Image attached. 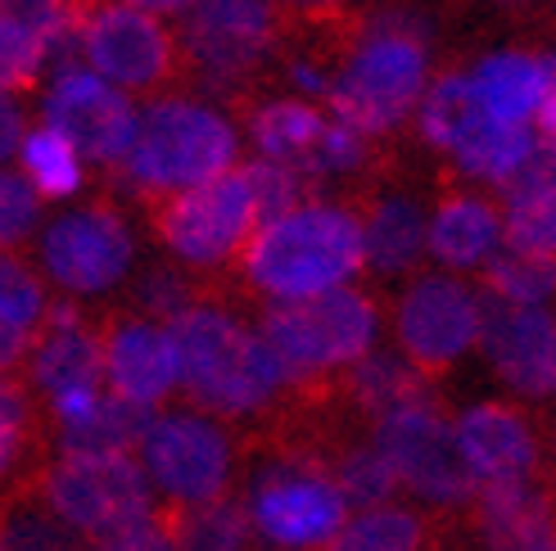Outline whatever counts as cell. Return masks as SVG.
I'll return each mask as SVG.
<instances>
[{"instance_id": "1", "label": "cell", "mask_w": 556, "mask_h": 551, "mask_svg": "<svg viewBox=\"0 0 556 551\" xmlns=\"http://www.w3.org/2000/svg\"><path fill=\"white\" fill-rule=\"evenodd\" d=\"M181 357V394L190 407L222 421H254L281 402L294 384L271 344L217 303H194L173 321Z\"/></svg>"}, {"instance_id": "2", "label": "cell", "mask_w": 556, "mask_h": 551, "mask_svg": "<svg viewBox=\"0 0 556 551\" xmlns=\"http://www.w3.org/2000/svg\"><path fill=\"white\" fill-rule=\"evenodd\" d=\"M244 281L271 303H299L349 285L367 271V227L349 204L308 200L267 222L244 249Z\"/></svg>"}, {"instance_id": "3", "label": "cell", "mask_w": 556, "mask_h": 551, "mask_svg": "<svg viewBox=\"0 0 556 551\" xmlns=\"http://www.w3.org/2000/svg\"><path fill=\"white\" fill-rule=\"evenodd\" d=\"M240 136L227 114L190 95H159L141 114L131 154L123 158V185L136 200L159 204L181 190H194L236 168Z\"/></svg>"}, {"instance_id": "4", "label": "cell", "mask_w": 556, "mask_h": 551, "mask_svg": "<svg viewBox=\"0 0 556 551\" xmlns=\"http://www.w3.org/2000/svg\"><path fill=\"white\" fill-rule=\"evenodd\" d=\"M430 91V50L412 18H363L349 41L336 87H330V114L363 127L384 141L394 136Z\"/></svg>"}, {"instance_id": "5", "label": "cell", "mask_w": 556, "mask_h": 551, "mask_svg": "<svg viewBox=\"0 0 556 551\" xmlns=\"http://www.w3.org/2000/svg\"><path fill=\"white\" fill-rule=\"evenodd\" d=\"M258 335L281 357L294 389L344 380L380 339V308L357 285H340L317 298L271 303L258 317Z\"/></svg>"}, {"instance_id": "6", "label": "cell", "mask_w": 556, "mask_h": 551, "mask_svg": "<svg viewBox=\"0 0 556 551\" xmlns=\"http://www.w3.org/2000/svg\"><path fill=\"white\" fill-rule=\"evenodd\" d=\"M294 14L281 0H194L181 14L177 37L186 68L227 100H244L258 73L286 54Z\"/></svg>"}, {"instance_id": "7", "label": "cell", "mask_w": 556, "mask_h": 551, "mask_svg": "<svg viewBox=\"0 0 556 551\" xmlns=\"http://www.w3.org/2000/svg\"><path fill=\"white\" fill-rule=\"evenodd\" d=\"M37 502L87 542L154 520V479L131 452H60L37 471Z\"/></svg>"}, {"instance_id": "8", "label": "cell", "mask_w": 556, "mask_h": 551, "mask_svg": "<svg viewBox=\"0 0 556 551\" xmlns=\"http://www.w3.org/2000/svg\"><path fill=\"white\" fill-rule=\"evenodd\" d=\"M249 515L271 551H321L353 515L344 488L317 452L286 448L249 479Z\"/></svg>"}, {"instance_id": "9", "label": "cell", "mask_w": 556, "mask_h": 551, "mask_svg": "<svg viewBox=\"0 0 556 551\" xmlns=\"http://www.w3.org/2000/svg\"><path fill=\"white\" fill-rule=\"evenodd\" d=\"M77 14V54L91 73L114 81L127 95L168 91L186 68L177 27L127 0H73Z\"/></svg>"}, {"instance_id": "10", "label": "cell", "mask_w": 556, "mask_h": 551, "mask_svg": "<svg viewBox=\"0 0 556 551\" xmlns=\"http://www.w3.org/2000/svg\"><path fill=\"white\" fill-rule=\"evenodd\" d=\"M154 240L190 271H222L244 262V249L263 231V213L244 168H231L194 190L150 204Z\"/></svg>"}, {"instance_id": "11", "label": "cell", "mask_w": 556, "mask_h": 551, "mask_svg": "<svg viewBox=\"0 0 556 551\" xmlns=\"http://www.w3.org/2000/svg\"><path fill=\"white\" fill-rule=\"evenodd\" d=\"M236 434L227 421L200 407L154 411L141 444V465L173 507H200L231 492L236 479Z\"/></svg>"}, {"instance_id": "12", "label": "cell", "mask_w": 556, "mask_h": 551, "mask_svg": "<svg viewBox=\"0 0 556 551\" xmlns=\"http://www.w3.org/2000/svg\"><path fill=\"white\" fill-rule=\"evenodd\" d=\"M131 262L136 235L109 200H91L50 217L37 235V267L68 298H100L118 290L131 276Z\"/></svg>"}, {"instance_id": "13", "label": "cell", "mask_w": 556, "mask_h": 551, "mask_svg": "<svg viewBox=\"0 0 556 551\" xmlns=\"http://www.w3.org/2000/svg\"><path fill=\"white\" fill-rule=\"evenodd\" d=\"M371 438L384 452L399 488L412 492L416 502L439 507V511H462L476 502L480 484L470 479L462 448H457V430L439 411V402H421V407H407V411L376 421Z\"/></svg>"}, {"instance_id": "14", "label": "cell", "mask_w": 556, "mask_h": 551, "mask_svg": "<svg viewBox=\"0 0 556 551\" xmlns=\"http://www.w3.org/2000/svg\"><path fill=\"white\" fill-rule=\"evenodd\" d=\"M14 375L41 398L50 425L81 417V411H91L109 394L104 330H96L73 298L54 303L41 339L33 344V353L23 357V367Z\"/></svg>"}, {"instance_id": "15", "label": "cell", "mask_w": 556, "mask_h": 551, "mask_svg": "<svg viewBox=\"0 0 556 551\" xmlns=\"http://www.w3.org/2000/svg\"><path fill=\"white\" fill-rule=\"evenodd\" d=\"M484 294L457 271H426L403 290L394 312L399 353L430 380L448 375L470 348H480Z\"/></svg>"}, {"instance_id": "16", "label": "cell", "mask_w": 556, "mask_h": 551, "mask_svg": "<svg viewBox=\"0 0 556 551\" xmlns=\"http://www.w3.org/2000/svg\"><path fill=\"white\" fill-rule=\"evenodd\" d=\"M41 123L64 131L87 163L118 172L123 158L131 154L141 114H136L127 91H118L114 81H104L87 64H68L60 73H50V87L41 95Z\"/></svg>"}, {"instance_id": "17", "label": "cell", "mask_w": 556, "mask_h": 551, "mask_svg": "<svg viewBox=\"0 0 556 551\" xmlns=\"http://www.w3.org/2000/svg\"><path fill=\"white\" fill-rule=\"evenodd\" d=\"M480 353L489 371L525 402H556V312L484 294Z\"/></svg>"}, {"instance_id": "18", "label": "cell", "mask_w": 556, "mask_h": 551, "mask_svg": "<svg viewBox=\"0 0 556 551\" xmlns=\"http://www.w3.org/2000/svg\"><path fill=\"white\" fill-rule=\"evenodd\" d=\"M453 430L466 471L480 488L543 475V434L520 402H470L457 411Z\"/></svg>"}, {"instance_id": "19", "label": "cell", "mask_w": 556, "mask_h": 551, "mask_svg": "<svg viewBox=\"0 0 556 551\" xmlns=\"http://www.w3.org/2000/svg\"><path fill=\"white\" fill-rule=\"evenodd\" d=\"M104 375L109 394H118L146 411H159L181 389V357L173 325L141 312L104 321Z\"/></svg>"}, {"instance_id": "20", "label": "cell", "mask_w": 556, "mask_h": 551, "mask_svg": "<svg viewBox=\"0 0 556 551\" xmlns=\"http://www.w3.org/2000/svg\"><path fill=\"white\" fill-rule=\"evenodd\" d=\"M507 249L503 204L476 190H448L430 213V258L448 271H484Z\"/></svg>"}, {"instance_id": "21", "label": "cell", "mask_w": 556, "mask_h": 551, "mask_svg": "<svg viewBox=\"0 0 556 551\" xmlns=\"http://www.w3.org/2000/svg\"><path fill=\"white\" fill-rule=\"evenodd\" d=\"M466 511L484 551H507L543 534H556V484H547L543 475L516 484H489L476 492V502Z\"/></svg>"}, {"instance_id": "22", "label": "cell", "mask_w": 556, "mask_h": 551, "mask_svg": "<svg viewBox=\"0 0 556 551\" xmlns=\"http://www.w3.org/2000/svg\"><path fill=\"white\" fill-rule=\"evenodd\" d=\"M367 271L407 276L421 254H430V213L412 190H380L367 200Z\"/></svg>"}, {"instance_id": "23", "label": "cell", "mask_w": 556, "mask_h": 551, "mask_svg": "<svg viewBox=\"0 0 556 551\" xmlns=\"http://www.w3.org/2000/svg\"><path fill=\"white\" fill-rule=\"evenodd\" d=\"M470 87H476L484 114L511 127H530L547 95V54L530 50H497L470 68Z\"/></svg>"}, {"instance_id": "24", "label": "cell", "mask_w": 556, "mask_h": 551, "mask_svg": "<svg viewBox=\"0 0 556 551\" xmlns=\"http://www.w3.org/2000/svg\"><path fill=\"white\" fill-rule=\"evenodd\" d=\"M244 123H249V141L258 145V158H276V163H290V168L308 172V158L321 145V136L330 127V114L317 100L281 95V100L249 104Z\"/></svg>"}, {"instance_id": "25", "label": "cell", "mask_w": 556, "mask_h": 551, "mask_svg": "<svg viewBox=\"0 0 556 551\" xmlns=\"http://www.w3.org/2000/svg\"><path fill=\"white\" fill-rule=\"evenodd\" d=\"M344 402L353 411H363L367 425L394 417V411L421 407V402H439L430 389V375L421 367H412L403 353L376 348L344 375Z\"/></svg>"}, {"instance_id": "26", "label": "cell", "mask_w": 556, "mask_h": 551, "mask_svg": "<svg viewBox=\"0 0 556 551\" xmlns=\"http://www.w3.org/2000/svg\"><path fill=\"white\" fill-rule=\"evenodd\" d=\"M50 312H54V303L46 298L41 271L23 254H5V267H0V357H5L10 375L23 367V357L41 339Z\"/></svg>"}, {"instance_id": "27", "label": "cell", "mask_w": 556, "mask_h": 551, "mask_svg": "<svg viewBox=\"0 0 556 551\" xmlns=\"http://www.w3.org/2000/svg\"><path fill=\"white\" fill-rule=\"evenodd\" d=\"M150 421H154V411L136 407L118 394H104L91 411L54 425V444H60V452H131V457H141Z\"/></svg>"}, {"instance_id": "28", "label": "cell", "mask_w": 556, "mask_h": 551, "mask_svg": "<svg viewBox=\"0 0 556 551\" xmlns=\"http://www.w3.org/2000/svg\"><path fill=\"white\" fill-rule=\"evenodd\" d=\"M163 520L177 538V551H254L258 538L249 502L231 498V492L200 507H173L163 511Z\"/></svg>"}, {"instance_id": "29", "label": "cell", "mask_w": 556, "mask_h": 551, "mask_svg": "<svg viewBox=\"0 0 556 551\" xmlns=\"http://www.w3.org/2000/svg\"><path fill=\"white\" fill-rule=\"evenodd\" d=\"M426 542H430V520L421 511L380 502V507L353 511L344 520V529L321 551H426Z\"/></svg>"}, {"instance_id": "30", "label": "cell", "mask_w": 556, "mask_h": 551, "mask_svg": "<svg viewBox=\"0 0 556 551\" xmlns=\"http://www.w3.org/2000/svg\"><path fill=\"white\" fill-rule=\"evenodd\" d=\"M18 172L41 190V200H73L87 185V158L54 127H33L18 145Z\"/></svg>"}, {"instance_id": "31", "label": "cell", "mask_w": 556, "mask_h": 551, "mask_svg": "<svg viewBox=\"0 0 556 551\" xmlns=\"http://www.w3.org/2000/svg\"><path fill=\"white\" fill-rule=\"evenodd\" d=\"M321 461L330 465V475H336V484L344 488V498H349L353 511L394 502L399 479H394V471H389V461L376 448L371 434L367 438H344V444H336Z\"/></svg>"}, {"instance_id": "32", "label": "cell", "mask_w": 556, "mask_h": 551, "mask_svg": "<svg viewBox=\"0 0 556 551\" xmlns=\"http://www.w3.org/2000/svg\"><path fill=\"white\" fill-rule=\"evenodd\" d=\"M484 294L503 303H525V308H547L556 298V258L507 249L484 267Z\"/></svg>"}, {"instance_id": "33", "label": "cell", "mask_w": 556, "mask_h": 551, "mask_svg": "<svg viewBox=\"0 0 556 551\" xmlns=\"http://www.w3.org/2000/svg\"><path fill=\"white\" fill-rule=\"evenodd\" d=\"M194 303H204V290H200V281H194L190 267H168V262L146 267L131 285V312L154 317L163 325H173L181 312L194 308Z\"/></svg>"}, {"instance_id": "34", "label": "cell", "mask_w": 556, "mask_h": 551, "mask_svg": "<svg viewBox=\"0 0 556 551\" xmlns=\"http://www.w3.org/2000/svg\"><path fill=\"white\" fill-rule=\"evenodd\" d=\"M5 551H87V538L73 534L60 515H50L41 502L18 507L5 520Z\"/></svg>"}, {"instance_id": "35", "label": "cell", "mask_w": 556, "mask_h": 551, "mask_svg": "<svg viewBox=\"0 0 556 551\" xmlns=\"http://www.w3.org/2000/svg\"><path fill=\"white\" fill-rule=\"evenodd\" d=\"M41 190L27 181L18 168L0 181V235H5V254H18L27 235H41Z\"/></svg>"}, {"instance_id": "36", "label": "cell", "mask_w": 556, "mask_h": 551, "mask_svg": "<svg viewBox=\"0 0 556 551\" xmlns=\"http://www.w3.org/2000/svg\"><path fill=\"white\" fill-rule=\"evenodd\" d=\"M37 438V407H33V389L10 375L5 380V475L14 479V471L23 465V457L33 452Z\"/></svg>"}, {"instance_id": "37", "label": "cell", "mask_w": 556, "mask_h": 551, "mask_svg": "<svg viewBox=\"0 0 556 551\" xmlns=\"http://www.w3.org/2000/svg\"><path fill=\"white\" fill-rule=\"evenodd\" d=\"M87 551H177V538L168 529V520L154 515V520H141V525H131V529L87 542Z\"/></svg>"}, {"instance_id": "38", "label": "cell", "mask_w": 556, "mask_h": 551, "mask_svg": "<svg viewBox=\"0 0 556 551\" xmlns=\"http://www.w3.org/2000/svg\"><path fill=\"white\" fill-rule=\"evenodd\" d=\"M539 136L556 141V54H547V95H543V108H539Z\"/></svg>"}, {"instance_id": "39", "label": "cell", "mask_w": 556, "mask_h": 551, "mask_svg": "<svg viewBox=\"0 0 556 551\" xmlns=\"http://www.w3.org/2000/svg\"><path fill=\"white\" fill-rule=\"evenodd\" d=\"M127 5H141V10H150V14H186L194 0H127Z\"/></svg>"}, {"instance_id": "40", "label": "cell", "mask_w": 556, "mask_h": 551, "mask_svg": "<svg viewBox=\"0 0 556 551\" xmlns=\"http://www.w3.org/2000/svg\"><path fill=\"white\" fill-rule=\"evenodd\" d=\"M507 551H556V534H543L534 542H520V547H507Z\"/></svg>"}, {"instance_id": "41", "label": "cell", "mask_w": 556, "mask_h": 551, "mask_svg": "<svg viewBox=\"0 0 556 551\" xmlns=\"http://www.w3.org/2000/svg\"><path fill=\"white\" fill-rule=\"evenodd\" d=\"M552 457H556V421H552Z\"/></svg>"}]
</instances>
